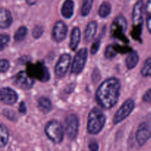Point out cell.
<instances>
[{
    "mask_svg": "<svg viewBox=\"0 0 151 151\" xmlns=\"http://www.w3.org/2000/svg\"><path fill=\"white\" fill-rule=\"evenodd\" d=\"M120 88V82L116 78H109L102 83L96 92L98 104L103 109H111L118 102Z\"/></svg>",
    "mask_w": 151,
    "mask_h": 151,
    "instance_id": "cell-1",
    "label": "cell"
},
{
    "mask_svg": "<svg viewBox=\"0 0 151 151\" xmlns=\"http://www.w3.org/2000/svg\"><path fill=\"white\" fill-rule=\"evenodd\" d=\"M144 10V1L143 0H138L133 8V29L131 31V35L134 39L139 41H141Z\"/></svg>",
    "mask_w": 151,
    "mask_h": 151,
    "instance_id": "cell-2",
    "label": "cell"
},
{
    "mask_svg": "<svg viewBox=\"0 0 151 151\" xmlns=\"http://www.w3.org/2000/svg\"><path fill=\"white\" fill-rule=\"evenodd\" d=\"M106 118L103 112L98 108H94L88 114L87 131L90 134L96 135L104 128Z\"/></svg>",
    "mask_w": 151,
    "mask_h": 151,
    "instance_id": "cell-3",
    "label": "cell"
},
{
    "mask_svg": "<svg viewBox=\"0 0 151 151\" xmlns=\"http://www.w3.org/2000/svg\"><path fill=\"white\" fill-rule=\"evenodd\" d=\"M26 72L28 76L32 80H38L41 82H47L50 80V74L48 69L42 63L27 64Z\"/></svg>",
    "mask_w": 151,
    "mask_h": 151,
    "instance_id": "cell-4",
    "label": "cell"
},
{
    "mask_svg": "<svg viewBox=\"0 0 151 151\" xmlns=\"http://www.w3.org/2000/svg\"><path fill=\"white\" fill-rule=\"evenodd\" d=\"M45 134L49 139L55 144H60L64 137V130L60 122L56 120L50 121L44 128Z\"/></svg>",
    "mask_w": 151,
    "mask_h": 151,
    "instance_id": "cell-5",
    "label": "cell"
},
{
    "mask_svg": "<svg viewBox=\"0 0 151 151\" xmlns=\"http://www.w3.org/2000/svg\"><path fill=\"white\" fill-rule=\"evenodd\" d=\"M127 28V21L123 16H116L111 27V34L114 38L128 44V40L124 35Z\"/></svg>",
    "mask_w": 151,
    "mask_h": 151,
    "instance_id": "cell-6",
    "label": "cell"
},
{
    "mask_svg": "<svg viewBox=\"0 0 151 151\" xmlns=\"http://www.w3.org/2000/svg\"><path fill=\"white\" fill-rule=\"evenodd\" d=\"M135 107V102L133 99H128L124 102L121 107L118 109L117 111L114 116V124H119L123 120H125L131 114Z\"/></svg>",
    "mask_w": 151,
    "mask_h": 151,
    "instance_id": "cell-7",
    "label": "cell"
},
{
    "mask_svg": "<svg viewBox=\"0 0 151 151\" xmlns=\"http://www.w3.org/2000/svg\"><path fill=\"white\" fill-rule=\"evenodd\" d=\"M88 58V50L86 48L80 50L75 55L71 67V73L74 75H78L83 71Z\"/></svg>",
    "mask_w": 151,
    "mask_h": 151,
    "instance_id": "cell-8",
    "label": "cell"
},
{
    "mask_svg": "<svg viewBox=\"0 0 151 151\" xmlns=\"http://www.w3.org/2000/svg\"><path fill=\"white\" fill-rule=\"evenodd\" d=\"M65 131L70 139L77 138L79 129V119L74 114L68 115L65 119Z\"/></svg>",
    "mask_w": 151,
    "mask_h": 151,
    "instance_id": "cell-9",
    "label": "cell"
},
{
    "mask_svg": "<svg viewBox=\"0 0 151 151\" xmlns=\"http://www.w3.org/2000/svg\"><path fill=\"white\" fill-rule=\"evenodd\" d=\"M71 63V56L69 54H63L58 60L55 68V74L58 78H63L68 72Z\"/></svg>",
    "mask_w": 151,
    "mask_h": 151,
    "instance_id": "cell-10",
    "label": "cell"
},
{
    "mask_svg": "<svg viewBox=\"0 0 151 151\" xmlns=\"http://www.w3.org/2000/svg\"><path fill=\"white\" fill-rule=\"evenodd\" d=\"M34 80L29 78L26 71H21L13 77V83L23 89H29L34 84Z\"/></svg>",
    "mask_w": 151,
    "mask_h": 151,
    "instance_id": "cell-11",
    "label": "cell"
},
{
    "mask_svg": "<svg viewBox=\"0 0 151 151\" xmlns=\"http://www.w3.org/2000/svg\"><path fill=\"white\" fill-rule=\"evenodd\" d=\"M151 137V128L146 122L140 124L136 133V139L139 146L146 144Z\"/></svg>",
    "mask_w": 151,
    "mask_h": 151,
    "instance_id": "cell-12",
    "label": "cell"
},
{
    "mask_svg": "<svg viewBox=\"0 0 151 151\" xmlns=\"http://www.w3.org/2000/svg\"><path fill=\"white\" fill-rule=\"evenodd\" d=\"M18 95L16 91L9 87L0 88V102L6 105L11 106L16 103Z\"/></svg>",
    "mask_w": 151,
    "mask_h": 151,
    "instance_id": "cell-13",
    "label": "cell"
},
{
    "mask_svg": "<svg viewBox=\"0 0 151 151\" xmlns=\"http://www.w3.org/2000/svg\"><path fill=\"white\" fill-rule=\"evenodd\" d=\"M68 32L66 24L62 21H58L55 24L52 29V38L56 42H60L65 39Z\"/></svg>",
    "mask_w": 151,
    "mask_h": 151,
    "instance_id": "cell-14",
    "label": "cell"
},
{
    "mask_svg": "<svg viewBox=\"0 0 151 151\" xmlns=\"http://www.w3.org/2000/svg\"><path fill=\"white\" fill-rule=\"evenodd\" d=\"M13 22V16L9 10L6 8L0 9V28L7 29Z\"/></svg>",
    "mask_w": 151,
    "mask_h": 151,
    "instance_id": "cell-15",
    "label": "cell"
},
{
    "mask_svg": "<svg viewBox=\"0 0 151 151\" xmlns=\"http://www.w3.org/2000/svg\"><path fill=\"white\" fill-rule=\"evenodd\" d=\"M81 30L78 27H74L71 32L70 42H69V47L71 50L75 51L78 48V46L81 41Z\"/></svg>",
    "mask_w": 151,
    "mask_h": 151,
    "instance_id": "cell-16",
    "label": "cell"
},
{
    "mask_svg": "<svg viewBox=\"0 0 151 151\" xmlns=\"http://www.w3.org/2000/svg\"><path fill=\"white\" fill-rule=\"evenodd\" d=\"M75 3L73 0H65L61 7L62 16L66 19H70L74 14Z\"/></svg>",
    "mask_w": 151,
    "mask_h": 151,
    "instance_id": "cell-17",
    "label": "cell"
},
{
    "mask_svg": "<svg viewBox=\"0 0 151 151\" xmlns=\"http://www.w3.org/2000/svg\"><path fill=\"white\" fill-rule=\"evenodd\" d=\"M97 29V24L96 22H91L88 24L84 32V38L86 41H90L93 39Z\"/></svg>",
    "mask_w": 151,
    "mask_h": 151,
    "instance_id": "cell-18",
    "label": "cell"
},
{
    "mask_svg": "<svg viewBox=\"0 0 151 151\" xmlns=\"http://www.w3.org/2000/svg\"><path fill=\"white\" fill-rule=\"evenodd\" d=\"M38 106L39 110L44 114H47L52 110V104L50 100L47 97H41L38 101Z\"/></svg>",
    "mask_w": 151,
    "mask_h": 151,
    "instance_id": "cell-19",
    "label": "cell"
},
{
    "mask_svg": "<svg viewBox=\"0 0 151 151\" xmlns=\"http://www.w3.org/2000/svg\"><path fill=\"white\" fill-rule=\"evenodd\" d=\"M139 62V55L136 51H131L127 56L125 63L128 69H132L135 67Z\"/></svg>",
    "mask_w": 151,
    "mask_h": 151,
    "instance_id": "cell-20",
    "label": "cell"
},
{
    "mask_svg": "<svg viewBox=\"0 0 151 151\" xmlns=\"http://www.w3.org/2000/svg\"><path fill=\"white\" fill-rule=\"evenodd\" d=\"M9 131L5 126L0 123V147H4L9 142Z\"/></svg>",
    "mask_w": 151,
    "mask_h": 151,
    "instance_id": "cell-21",
    "label": "cell"
},
{
    "mask_svg": "<svg viewBox=\"0 0 151 151\" xmlns=\"http://www.w3.org/2000/svg\"><path fill=\"white\" fill-rule=\"evenodd\" d=\"M111 12V6L110 3L105 1V2L102 3V4L100 5L98 14L100 17L106 18L110 15Z\"/></svg>",
    "mask_w": 151,
    "mask_h": 151,
    "instance_id": "cell-22",
    "label": "cell"
},
{
    "mask_svg": "<svg viewBox=\"0 0 151 151\" xmlns=\"http://www.w3.org/2000/svg\"><path fill=\"white\" fill-rule=\"evenodd\" d=\"M27 28L26 27H20L16 31L14 34V39L15 41L17 42H20L22 41L25 38H26L27 35Z\"/></svg>",
    "mask_w": 151,
    "mask_h": 151,
    "instance_id": "cell-23",
    "label": "cell"
},
{
    "mask_svg": "<svg viewBox=\"0 0 151 151\" xmlns=\"http://www.w3.org/2000/svg\"><path fill=\"white\" fill-rule=\"evenodd\" d=\"M94 0H83L82 7H81V15L84 17L88 16L90 13L92 7Z\"/></svg>",
    "mask_w": 151,
    "mask_h": 151,
    "instance_id": "cell-24",
    "label": "cell"
},
{
    "mask_svg": "<svg viewBox=\"0 0 151 151\" xmlns=\"http://www.w3.org/2000/svg\"><path fill=\"white\" fill-rule=\"evenodd\" d=\"M145 10L146 13L147 27L149 32L151 34V0H147L145 7Z\"/></svg>",
    "mask_w": 151,
    "mask_h": 151,
    "instance_id": "cell-25",
    "label": "cell"
},
{
    "mask_svg": "<svg viewBox=\"0 0 151 151\" xmlns=\"http://www.w3.org/2000/svg\"><path fill=\"white\" fill-rule=\"evenodd\" d=\"M141 74L143 77L151 76V57L148 58L145 62L142 68Z\"/></svg>",
    "mask_w": 151,
    "mask_h": 151,
    "instance_id": "cell-26",
    "label": "cell"
},
{
    "mask_svg": "<svg viewBox=\"0 0 151 151\" xmlns=\"http://www.w3.org/2000/svg\"><path fill=\"white\" fill-rule=\"evenodd\" d=\"M10 42V36L7 34H0V51L4 50Z\"/></svg>",
    "mask_w": 151,
    "mask_h": 151,
    "instance_id": "cell-27",
    "label": "cell"
},
{
    "mask_svg": "<svg viewBox=\"0 0 151 151\" xmlns=\"http://www.w3.org/2000/svg\"><path fill=\"white\" fill-rule=\"evenodd\" d=\"M116 54H117V52L115 50L114 45L108 46L107 48L106 49V51H105V56H106V58H113L114 57L116 56Z\"/></svg>",
    "mask_w": 151,
    "mask_h": 151,
    "instance_id": "cell-28",
    "label": "cell"
},
{
    "mask_svg": "<svg viewBox=\"0 0 151 151\" xmlns=\"http://www.w3.org/2000/svg\"><path fill=\"white\" fill-rule=\"evenodd\" d=\"M115 50L117 53H121V54H125V53L131 52L132 51L131 47H126V46H119V45H114Z\"/></svg>",
    "mask_w": 151,
    "mask_h": 151,
    "instance_id": "cell-29",
    "label": "cell"
},
{
    "mask_svg": "<svg viewBox=\"0 0 151 151\" xmlns=\"http://www.w3.org/2000/svg\"><path fill=\"white\" fill-rule=\"evenodd\" d=\"M10 68V62L6 59L0 60V73H4Z\"/></svg>",
    "mask_w": 151,
    "mask_h": 151,
    "instance_id": "cell-30",
    "label": "cell"
},
{
    "mask_svg": "<svg viewBox=\"0 0 151 151\" xmlns=\"http://www.w3.org/2000/svg\"><path fill=\"white\" fill-rule=\"evenodd\" d=\"M43 33V28L41 26H35L32 29V36L35 38H38L41 36Z\"/></svg>",
    "mask_w": 151,
    "mask_h": 151,
    "instance_id": "cell-31",
    "label": "cell"
},
{
    "mask_svg": "<svg viewBox=\"0 0 151 151\" xmlns=\"http://www.w3.org/2000/svg\"><path fill=\"white\" fill-rule=\"evenodd\" d=\"M100 47V40L97 39L94 43H93L92 46L91 47V54H96L98 52L99 49Z\"/></svg>",
    "mask_w": 151,
    "mask_h": 151,
    "instance_id": "cell-32",
    "label": "cell"
},
{
    "mask_svg": "<svg viewBox=\"0 0 151 151\" xmlns=\"http://www.w3.org/2000/svg\"><path fill=\"white\" fill-rule=\"evenodd\" d=\"M143 100L145 103L151 104V88L150 89L147 90L145 92V94H144V96H143Z\"/></svg>",
    "mask_w": 151,
    "mask_h": 151,
    "instance_id": "cell-33",
    "label": "cell"
},
{
    "mask_svg": "<svg viewBox=\"0 0 151 151\" xmlns=\"http://www.w3.org/2000/svg\"><path fill=\"white\" fill-rule=\"evenodd\" d=\"M88 148L91 151H98L99 150V145L97 144V142L92 141L88 145Z\"/></svg>",
    "mask_w": 151,
    "mask_h": 151,
    "instance_id": "cell-34",
    "label": "cell"
},
{
    "mask_svg": "<svg viewBox=\"0 0 151 151\" xmlns=\"http://www.w3.org/2000/svg\"><path fill=\"white\" fill-rule=\"evenodd\" d=\"M19 111L20 113L22 114H25L27 111V109H26V106H25L24 103L22 102L19 105Z\"/></svg>",
    "mask_w": 151,
    "mask_h": 151,
    "instance_id": "cell-35",
    "label": "cell"
},
{
    "mask_svg": "<svg viewBox=\"0 0 151 151\" xmlns=\"http://www.w3.org/2000/svg\"><path fill=\"white\" fill-rule=\"evenodd\" d=\"M38 0H25L27 4L29 6H32L34 5V4H35L37 2H38Z\"/></svg>",
    "mask_w": 151,
    "mask_h": 151,
    "instance_id": "cell-36",
    "label": "cell"
}]
</instances>
